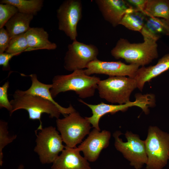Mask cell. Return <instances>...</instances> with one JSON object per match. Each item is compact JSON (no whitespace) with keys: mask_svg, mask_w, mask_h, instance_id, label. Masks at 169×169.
<instances>
[{"mask_svg":"<svg viewBox=\"0 0 169 169\" xmlns=\"http://www.w3.org/2000/svg\"><path fill=\"white\" fill-rule=\"evenodd\" d=\"M169 69V54L160 59L157 63L147 67L142 66L138 69L133 78L136 81L137 88L142 91L145 84L149 82Z\"/></svg>","mask_w":169,"mask_h":169,"instance_id":"obj_16","label":"cell"},{"mask_svg":"<svg viewBox=\"0 0 169 169\" xmlns=\"http://www.w3.org/2000/svg\"><path fill=\"white\" fill-rule=\"evenodd\" d=\"M82 5L80 0H66L57 10L58 29L73 41L78 36L77 26L82 15Z\"/></svg>","mask_w":169,"mask_h":169,"instance_id":"obj_11","label":"cell"},{"mask_svg":"<svg viewBox=\"0 0 169 169\" xmlns=\"http://www.w3.org/2000/svg\"><path fill=\"white\" fill-rule=\"evenodd\" d=\"M11 39L6 29L4 27L0 28V54L5 52Z\"/></svg>","mask_w":169,"mask_h":169,"instance_id":"obj_28","label":"cell"},{"mask_svg":"<svg viewBox=\"0 0 169 169\" xmlns=\"http://www.w3.org/2000/svg\"><path fill=\"white\" fill-rule=\"evenodd\" d=\"M134 101H130L124 104L114 105L105 104L102 102L100 103L92 105L87 103L79 99V101L88 106L91 110L92 115L85 118L92 125L93 127L100 130L99 123L100 118L108 113L114 114L119 111L124 112L129 107L137 106L141 108L145 113H147L148 108L154 104L155 100L152 95H137Z\"/></svg>","mask_w":169,"mask_h":169,"instance_id":"obj_8","label":"cell"},{"mask_svg":"<svg viewBox=\"0 0 169 169\" xmlns=\"http://www.w3.org/2000/svg\"><path fill=\"white\" fill-rule=\"evenodd\" d=\"M28 48L25 33L16 36L11 38L5 52L10 54H18L26 51Z\"/></svg>","mask_w":169,"mask_h":169,"instance_id":"obj_24","label":"cell"},{"mask_svg":"<svg viewBox=\"0 0 169 169\" xmlns=\"http://www.w3.org/2000/svg\"><path fill=\"white\" fill-rule=\"evenodd\" d=\"M18 12L15 6L9 4H0V28L4 27L7 22Z\"/></svg>","mask_w":169,"mask_h":169,"instance_id":"obj_26","label":"cell"},{"mask_svg":"<svg viewBox=\"0 0 169 169\" xmlns=\"http://www.w3.org/2000/svg\"><path fill=\"white\" fill-rule=\"evenodd\" d=\"M25 34L28 46L26 51L42 49L52 50L57 48L56 44L49 40V34L42 28L31 27Z\"/></svg>","mask_w":169,"mask_h":169,"instance_id":"obj_18","label":"cell"},{"mask_svg":"<svg viewBox=\"0 0 169 169\" xmlns=\"http://www.w3.org/2000/svg\"><path fill=\"white\" fill-rule=\"evenodd\" d=\"M20 54H10L6 52L0 54V65L3 66L4 70L10 69L9 62L14 56Z\"/></svg>","mask_w":169,"mask_h":169,"instance_id":"obj_29","label":"cell"},{"mask_svg":"<svg viewBox=\"0 0 169 169\" xmlns=\"http://www.w3.org/2000/svg\"><path fill=\"white\" fill-rule=\"evenodd\" d=\"M13 97V99L10 101L12 110L10 115L18 110H26L29 119L39 120L40 125L36 131L43 128L41 120L43 114H47L50 117L56 119L59 118L61 114L59 108L52 102L40 96L27 94L24 91L17 90Z\"/></svg>","mask_w":169,"mask_h":169,"instance_id":"obj_3","label":"cell"},{"mask_svg":"<svg viewBox=\"0 0 169 169\" xmlns=\"http://www.w3.org/2000/svg\"><path fill=\"white\" fill-rule=\"evenodd\" d=\"M156 42L144 39L139 43H131L127 40L120 38L111 50L115 59H122L130 64L144 66L158 57Z\"/></svg>","mask_w":169,"mask_h":169,"instance_id":"obj_2","label":"cell"},{"mask_svg":"<svg viewBox=\"0 0 169 169\" xmlns=\"http://www.w3.org/2000/svg\"><path fill=\"white\" fill-rule=\"evenodd\" d=\"M104 19L113 27L119 24L122 18L133 8L124 0H95Z\"/></svg>","mask_w":169,"mask_h":169,"instance_id":"obj_14","label":"cell"},{"mask_svg":"<svg viewBox=\"0 0 169 169\" xmlns=\"http://www.w3.org/2000/svg\"><path fill=\"white\" fill-rule=\"evenodd\" d=\"M77 147L65 148L52 163L51 169H91L89 161Z\"/></svg>","mask_w":169,"mask_h":169,"instance_id":"obj_15","label":"cell"},{"mask_svg":"<svg viewBox=\"0 0 169 169\" xmlns=\"http://www.w3.org/2000/svg\"><path fill=\"white\" fill-rule=\"evenodd\" d=\"M37 133L34 151L38 156L42 164L52 163L65 146L56 128L52 126L42 128Z\"/></svg>","mask_w":169,"mask_h":169,"instance_id":"obj_7","label":"cell"},{"mask_svg":"<svg viewBox=\"0 0 169 169\" xmlns=\"http://www.w3.org/2000/svg\"><path fill=\"white\" fill-rule=\"evenodd\" d=\"M34 16L18 12L13 16L4 26L11 38L26 32L31 28L30 24Z\"/></svg>","mask_w":169,"mask_h":169,"instance_id":"obj_20","label":"cell"},{"mask_svg":"<svg viewBox=\"0 0 169 169\" xmlns=\"http://www.w3.org/2000/svg\"><path fill=\"white\" fill-rule=\"evenodd\" d=\"M136 88V83L133 78L116 76L100 80L97 89L101 98L112 103L122 105L130 101L131 94Z\"/></svg>","mask_w":169,"mask_h":169,"instance_id":"obj_6","label":"cell"},{"mask_svg":"<svg viewBox=\"0 0 169 169\" xmlns=\"http://www.w3.org/2000/svg\"><path fill=\"white\" fill-rule=\"evenodd\" d=\"M147 157L146 169H162L169 160V133L150 126L144 141Z\"/></svg>","mask_w":169,"mask_h":169,"instance_id":"obj_4","label":"cell"},{"mask_svg":"<svg viewBox=\"0 0 169 169\" xmlns=\"http://www.w3.org/2000/svg\"><path fill=\"white\" fill-rule=\"evenodd\" d=\"M147 17L144 13L133 9L124 15L119 24L129 29L140 32Z\"/></svg>","mask_w":169,"mask_h":169,"instance_id":"obj_22","label":"cell"},{"mask_svg":"<svg viewBox=\"0 0 169 169\" xmlns=\"http://www.w3.org/2000/svg\"><path fill=\"white\" fill-rule=\"evenodd\" d=\"M110 137V131H101L94 128L77 147L88 161L94 162L98 159L102 150L109 146Z\"/></svg>","mask_w":169,"mask_h":169,"instance_id":"obj_13","label":"cell"},{"mask_svg":"<svg viewBox=\"0 0 169 169\" xmlns=\"http://www.w3.org/2000/svg\"><path fill=\"white\" fill-rule=\"evenodd\" d=\"M99 53L97 47L93 44L73 41L68 45L64 58V68L72 72L83 69L90 62L97 59Z\"/></svg>","mask_w":169,"mask_h":169,"instance_id":"obj_10","label":"cell"},{"mask_svg":"<svg viewBox=\"0 0 169 169\" xmlns=\"http://www.w3.org/2000/svg\"><path fill=\"white\" fill-rule=\"evenodd\" d=\"M144 13L148 17L161 18L169 23V0H148Z\"/></svg>","mask_w":169,"mask_h":169,"instance_id":"obj_21","label":"cell"},{"mask_svg":"<svg viewBox=\"0 0 169 169\" xmlns=\"http://www.w3.org/2000/svg\"><path fill=\"white\" fill-rule=\"evenodd\" d=\"M122 134L120 131L113 134L115 148L129 161L131 166L141 169L147 160L144 141L141 139L138 135L127 131L125 135L127 141L125 142L120 138Z\"/></svg>","mask_w":169,"mask_h":169,"instance_id":"obj_9","label":"cell"},{"mask_svg":"<svg viewBox=\"0 0 169 169\" xmlns=\"http://www.w3.org/2000/svg\"><path fill=\"white\" fill-rule=\"evenodd\" d=\"M139 66L136 64H126L120 61H104L97 59L89 63L84 70L88 75L103 74L110 76H128L133 78Z\"/></svg>","mask_w":169,"mask_h":169,"instance_id":"obj_12","label":"cell"},{"mask_svg":"<svg viewBox=\"0 0 169 169\" xmlns=\"http://www.w3.org/2000/svg\"><path fill=\"white\" fill-rule=\"evenodd\" d=\"M126 1L134 9L144 13V10L148 0H127Z\"/></svg>","mask_w":169,"mask_h":169,"instance_id":"obj_30","label":"cell"},{"mask_svg":"<svg viewBox=\"0 0 169 169\" xmlns=\"http://www.w3.org/2000/svg\"><path fill=\"white\" fill-rule=\"evenodd\" d=\"M17 137V135L10 136L8 131V123L4 121L0 120V165L3 163V148L9 144L12 143Z\"/></svg>","mask_w":169,"mask_h":169,"instance_id":"obj_25","label":"cell"},{"mask_svg":"<svg viewBox=\"0 0 169 169\" xmlns=\"http://www.w3.org/2000/svg\"><path fill=\"white\" fill-rule=\"evenodd\" d=\"M57 129L60 134L66 146L75 148L88 135L91 125L86 118L81 116L76 111L63 118L56 119Z\"/></svg>","mask_w":169,"mask_h":169,"instance_id":"obj_5","label":"cell"},{"mask_svg":"<svg viewBox=\"0 0 169 169\" xmlns=\"http://www.w3.org/2000/svg\"><path fill=\"white\" fill-rule=\"evenodd\" d=\"M17 169H24V166L22 164H20L18 166Z\"/></svg>","mask_w":169,"mask_h":169,"instance_id":"obj_31","label":"cell"},{"mask_svg":"<svg viewBox=\"0 0 169 169\" xmlns=\"http://www.w3.org/2000/svg\"><path fill=\"white\" fill-rule=\"evenodd\" d=\"M100 80L97 76L87 75L84 69L78 70L69 74L54 76L50 92L53 98L69 91H74L81 98H89L95 95Z\"/></svg>","mask_w":169,"mask_h":169,"instance_id":"obj_1","label":"cell"},{"mask_svg":"<svg viewBox=\"0 0 169 169\" xmlns=\"http://www.w3.org/2000/svg\"><path fill=\"white\" fill-rule=\"evenodd\" d=\"M44 2L43 0H1L0 3L12 5L19 12L35 15L41 10Z\"/></svg>","mask_w":169,"mask_h":169,"instance_id":"obj_23","label":"cell"},{"mask_svg":"<svg viewBox=\"0 0 169 169\" xmlns=\"http://www.w3.org/2000/svg\"><path fill=\"white\" fill-rule=\"evenodd\" d=\"M140 32L144 39L157 42L162 35L169 36V23L163 18L147 17Z\"/></svg>","mask_w":169,"mask_h":169,"instance_id":"obj_19","label":"cell"},{"mask_svg":"<svg viewBox=\"0 0 169 169\" xmlns=\"http://www.w3.org/2000/svg\"><path fill=\"white\" fill-rule=\"evenodd\" d=\"M9 84V82L7 81L0 87V107L6 108L10 113L12 111V106L8 98L7 93Z\"/></svg>","mask_w":169,"mask_h":169,"instance_id":"obj_27","label":"cell"},{"mask_svg":"<svg viewBox=\"0 0 169 169\" xmlns=\"http://www.w3.org/2000/svg\"><path fill=\"white\" fill-rule=\"evenodd\" d=\"M29 76L30 77L32 84L28 89L24 91L26 93L40 96L52 102L57 106L61 114L64 116L76 111L71 105L68 107H64L54 101L50 92L52 87V84H45L41 82L38 80L36 74H32Z\"/></svg>","mask_w":169,"mask_h":169,"instance_id":"obj_17","label":"cell"}]
</instances>
